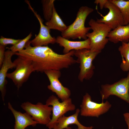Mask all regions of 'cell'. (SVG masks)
<instances>
[{
	"label": "cell",
	"instance_id": "cell-17",
	"mask_svg": "<svg viewBox=\"0 0 129 129\" xmlns=\"http://www.w3.org/2000/svg\"><path fill=\"white\" fill-rule=\"evenodd\" d=\"M109 41L117 43H127L129 41V24L118 27L112 30L108 36Z\"/></svg>",
	"mask_w": 129,
	"mask_h": 129
},
{
	"label": "cell",
	"instance_id": "cell-22",
	"mask_svg": "<svg viewBox=\"0 0 129 129\" xmlns=\"http://www.w3.org/2000/svg\"><path fill=\"white\" fill-rule=\"evenodd\" d=\"M32 36V32L24 38L21 40L16 44L12 45L10 48H7L13 52L16 53L21 51L23 49L26 43L29 41Z\"/></svg>",
	"mask_w": 129,
	"mask_h": 129
},
{
	"label": "cell",
	"instance_id": "cell-10",
	"mask_svg": "<svg viewBox=\"0 0 129 129\" xmlns=\"http://www.w3.org/2000/svg\"><path fill=\"white\" fill-rule=\"evenodd\" d=\"M104 8L108 10V13L103 16L97 11L98 13L102 17L100 19H97L96 20L97 22L108 25L112 30L118 27L124 25L123 18L120 11L111 0H107Z\"/></svg>",
	"mask_w": 129,
	"mask_h": 129
},
{
	"label": "cell",
	"instance_id": "cell-20",
	"mask_svg": "<svg viewBox=\"0 0 129 129\" xmlns=\"http://www.w3.org/2000/svg\"><path fill=\"white\" fill-rule=\"evenodd\" d=\"M118 8L123 16L124 25L129 24V0H111Z\"/></svg>",
	"mask_w": 129,
	"mask_h": 129
},
{
	"label": "cell",
	"instance_id": "cell-21",
	"mask_svg": "<svg viewBox=\"0 0 129 129\" xmlns=\"http://www.w3.org/2000/svg\"><path fill=\"white\" fill-rule=\"evenodd\" d=\"M54 0H42L43 7V13L44 19L47 21L51 18L54 7Z\"/></svg>",
	"mask_w": 129,
	"mask_h": 129
},
{
	"label": "cell",
	"instance_id": "cell-5",
	"mask_svg": "<svg viewBox=\"0 0 129 129\" xmlns=\"http://www.w3.org/2000/svg\"><path fill=\"white\" fill-rule=\"evenodd\" d=\"M14 62L16 64L15 70L7 73V77L12 81L18 90L35 70L32 61L30 60L18 57Z\"/></svg>",
	"mask_w": 129,
	"mask_h": 129
},
{
	"label": "cell",
	"instance_id": "cell-4",
	"mask_svg": "<svg viewBox=\"0 0 129 129\" xmlns=\"http://www.w3.org/2000/svg\"><path fill=\"white\" fill-rule=\"evenodd\" d=\"M101 52L86 48L75 50L74 55L77 58L76 63L80 64V70L78 78L81 82H82L84 80H89L92 77L95 69L92 62Z\"/></svg>",
	"mask_w": 129,
	"mask_h": 129
},
{
	"label": "cell",
	"instance_id": "cell-2",
	"mask_svg": "<svg viewBox=\"0 0 129 129\" xmlns=\"http://www.w3.org/2000/svg\"><path fill=\"white\" fill-rule=\"evenodd\" d=\"M93 11V8L86 6L81 7L77 12L75 20L61 33V36L68 40L87 39L86 35L91 29L90 27H85V22L87 17Z\"/></svg>",
	"mask_w": 129,
	"mask_h": 129
},
{
	"label": "cell",
	"instance_id": "cell-7",
	"mask_svg": "<svg viewBox=\"0 0 129 129\" xmlns=\"http://www.w3.org/2000/svg\"><path fill=\"white\" fill-rule=\"evenodd\" d=\"M21 107L38 124L46 125L51 120L52 107L40 102L34 104L28 102L22 103Z\"/></svg>",
	"mask_w": 129,
	"mask_h": 129
},
{
	"label": "cell",
	"instance_id": "cell-1",
	"mask_svg": "<svg viewBox=\"0 0 129 129\" xmlns=\"http://www.w3.org/2000/svg\"><path fill=\"white\" fill-rule=\"evenodd\" d=\"M29 41L23 49L15 55L32 61L35 71L41 72L52 70H60L76 63L73 56L75 50L63 54H58L47 46H31Z\"/></svg>",
	"mask_w": 129,
	"mask_h": 129
},
{
	"label": "cell",
	"instance_id": "cell-19",
	"mask_svg": "<svg viewBox=\"0 0 129 129\" xmlns=\"http://www.w3.org/2000/svg\"><path fill=\"white\" fill-rule=\"evenodd\" d=\"M118 50L122 58V62L120 67L124 71L129 70V45L127 43H122L119 47Z\"/></svg>",
	"mask_w": 129,
	"mask_h": 129
},
{
	"label": "cell",
	"instance_id": "cell-9",
	"mask_svg": "<svg viewBox=\"0 0 129 129\" xmlns=\"http://www.w3.org/2000/svg\"><path fill=\"white\" fill-rule=\"evenodd\" d=\"M111 107L108 101H103L98 103L91 100V97L87 93L83 97L82 102L80 106L81 115L85 117H98L100 115L107 112Z\"/></svg>",
	"mask_w": 129,
	"mask_h": 129
},
{
	"label": "cell",
	"instance_id": "cell-6",
	"mask_svg": "<svg viewBox=\"0 0 129 129\" xmlns=\"http://www.w3.org/2000/svg\"><path fill=\"white\" fill-rule=\"evenodd\" d=\"M100 93L102 101L115 95L129 104V72L126 77L112 84L102 85Z\"/></svg>",
	"mask_w": 129,
	"mask_h": 129
},
{
	"label": "cell",
	"instance_id": "cell-16",
	"mask_svg": "<svg viewBox=\"0 0 129 129\" xmlns=\"http://www.w3.org/2000/svg\"><path fill=\"white\" fill-rule=\"evenodd\" d=\"M80 112L78 108L76 109L75 113L69 116H66L64 115L59 117L54 125L53 129H71L68 127L71 124H75L77 126L76 129H89L90 127H85L81 124L78 119V117Z\"/></svg>",
	"mask_w": 129,
	"mask_h": 129
},
{
	"label": "cell",
	"instance_id": "cell-11",
	"mask_svg": "<svg viewBox=\"0 0 129 129\" xmlns=\"http://www.w3.org/2000/svg\"><path fill=\"white\" fill-rule=\"evenodd\" d=\"M44 72L50 82V85L47 86L48 89L55 93L62 102L70 98V91L68 88L64 86L59 80L61 75L60 70H50Z\"/></svg>",
	"mask_w": 129,
	"mask_h": 129
},
{
	"label": "cell",
	"instance_id": "cell-12",
	"mask_svg": "<svg viewBox=\"0 0 129 129\" xmlns=\"http://www.w3.org/2000/svg\"><path fill=\"white\" fill-rule=\"evenodd\" d=\"M27 3L30 9L34 14L40 23V27L38 34L31 41H29L32 46H47L49 44H53L56 43V38L51 36L50 34V29L43 22L40 16L38 14L32 7L29 2Z\"/></svg>",
	"mask_w": 129,
	"mask_h": 129
},
{
	"label": "cell",
	"instance_id": "cell-27",
	"mask_svg": "<svg viewBox=\"0 0 129 129\" xmlns=\"http://www.w3.org/2000/svg\"><path fill=\"white\" fill-rule=\"evenodd\" d=\"M93 128V127L92 126H90V128L89 129H92Z\"/></svg>",
	"mask_w": 129,
	"mask_h": 129
},
{
	"label": "cell",
	"instance_id": "cell-24",
	"mask_svg": "<svg viewBox=\"0 0 129 129\" xmlns=\"http://www.w3.org/2000/svg\"><path fill=\"white\" fill-rule=\"evenodd\" d=\"M5 47L0 45V67L1 66L4 59Z\"/></svg>",
	"mask_w": 129,
	"mask_h": 129
},
{
	"label": "cell",
	"instance_id": "cell-15",
	"mask_svg": "<svg viewBox=\"0 0 129 129\" xmlns=\"http://www.w3.org/2000/svg\"><path fill=\"white\" fill-rule=\"evenodd\" d=\"M8 108L15 118V122L14 129H25L29 126L35 127L38 124L27 113H22L15 110L10 102L8 103Z\"/></svg>",
	"mask_w": 129,
	"mask_h": 129
},
{
	"label": "cell",
	"instance_id": "cell-8",
	"mask_svg": "<svg viewBox=\"0 0 129 129\" xmlns=\"http://www.w3.org/2000/svg\"><path fill=\"white\" fill-rule=\"evenodd\" d=\"M46 104L49 106L51 105L52 107V118L49 123L46 125L49 129L53 128L59 117L68 112L74 110L76 108L70 98L60 102L59 99L54 95L50 96L47 100Z\"/></svg>",
	"mask_w": 129,
	"mask_h": 129
},
{
	"label": "cell",
	"instance_id": "cell-14",
	"mask_svg": "<svg viewBox=\"0 0 129 129\" xmlns=\"http://www.w3.org/2000/svg\"><path fill=\"white\" fill-rule=\"evenodd\" d=\"M90 40L88 38L84 40L72 41L65 38L61 36L56 38V43L64 48V54H67L71 50H77L83 49H90Z\"/></svg>",
	"mask_w": 129,
	"mask_h": 129
},
{
	"label": "cell",
	"instance_id": "cell-18",
	"mask_svg": "<svg viewBox=\"0 0 129 129\" xmlns=\"http://www.w3.org/2000/svg\"><path fill=\"white\" fill-rule=\"evenodd\" d=\"M46 25L50 29L57 30L61 32L64 31L67 26L65 24L58 14L55 7L53 14L50 19L45 23Z\"/></svg>",
	"mask_w": 129,
	"mask_h": 129
},
{
	"label": "cell",
	"instance_id": "cell-28",
	"mask_svg": "<svg viewBox=\"0 0 129 129\" xmlns=\"http://www.w3.org/2000/svg\"><path fill=\"white\" fill-rule=\"evenodd\" d=\"M129 45V42L128 43H127Z\"/></svg>",
	"mask_w": 129,
	"mask_h": 129
},
{
	"label": "cell",
	"instance_id": "cell-26",
	"mask_svg": "<svg viewBox=\"0 0 129 129\" xmlns=\"http://www.w3.org/2000/svg\"><path fill=\"white\" fill-rule=\"evenodd\" d=\"M123 115L125 121L128 126V129H129V113H125Z\"/></svg>",
	"mask_w": 129,
	"mask_h": 129
},
{
	"label": "cell",
	"instance_id": "cell-13",
	"mask_svg": "<svg viewBox=\"0 0 129 129\" xmlns=\"http://www.w3.org/2000/svg\"><path fill=\"white\" fill-rule=\"evenodd\" d=\"M15 53L8 49L5 53L4 59L0 70V91L2 101L4 102V98L6 92V85L7 81L6 80L7 72L10 69L15 68L16 64L11 60L12 56Z\"/></svg>",
	"mask_w": 129,
	"mask_h": 129
},
{
	"label": "cell",
	"instance_id": "cell-3",
	"mask_svg": "<svg viewBox=\"0 0 129 129\" xmlns=\"http://www.w3.org/2000/svg\"><path fill=\"white\" fill-rule=\"evenodd\" d=\"M88 24L92 30L86 35L90 40V49L101 52L109 41L108 36L112 29L108 25L98 22L93 19L90 20Z\"/></svg>",
	"mask_w": 129,
	"mask_h": 129
},
{
	"label": "cell",
	"instance_id": "cell-25",
	"mask_svg": "<svg viewBox=\"0 0 129 129\" xmlns=\"http://www.w3.org/2000/svg\"><path fill=\"white\" fill-rule=\"evenodd\" d=\"M107 0H96L94 2V3L96 5V9L97 10V5L99 4L100 9L102 10L104 8L105 4Z\"/></svg>",
	"mask_w": 129,
	"mask_h": 129
},
{
	"label": "cell",
	"instance_id": "cell-23",
	"mask_svg": "<svg viewBox=\"0 0 129 129\" xmlns=\"http://www.w3.org/2000/svg\"><path fill=\"white\" fill-rule=\"evenodd\" d=\"M21 39H16L11 38H6L1 36L0 38V45L5 46L9 44L15 45L18 43Z\"/></svg>",
	"mask_w": 129,
	"mask_h": 129
}]
</instances>
